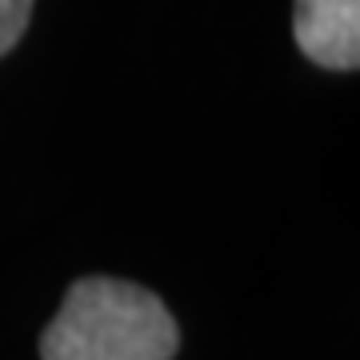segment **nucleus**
I'll return each mask as SVG.
<instances>
[{"mask_svg": "<svg viewBox=\"0 0 360 360\" xmlns=\"http://www.w3.org/2000/svg\"><path fill=\"white\" fill-rule=\"evenodd\" d=\"M180 333L165 300L132 281L84 276L40 336V360H172Z\"/></svg>", "mask_w": 360, "mask_h": 360, "instance_id": "obj_1", "label": "nucleus"}, {"mask_svg": "<svg viewBox=\"0 0 360 360\" xmlns=\"http://www.w3.org/2000/svg\"><path fill=\"white\" fill-rule=\"evenodd\" d=\"M28 16H32V0H0V56L25 37Z\"/></svg>", "mask_w": 360, "mask_h": 360, "instance_id": "obj_3", "label": "nucleus"}, {"mask_svg": "<svg viewBox=\"0 0 360 360\" xmlns=\"http://www.w3.org/2000/svg\"><path fill=\"white\" fill-rule=\"evenodd\" d=\"M292 37L312 65L352 72L360 65V0H296Z\"/></svg>", "mask_w": 360, "mask_h": 360, "instance_id": "obj_2", "label": "nucleus"}]
</instances>
